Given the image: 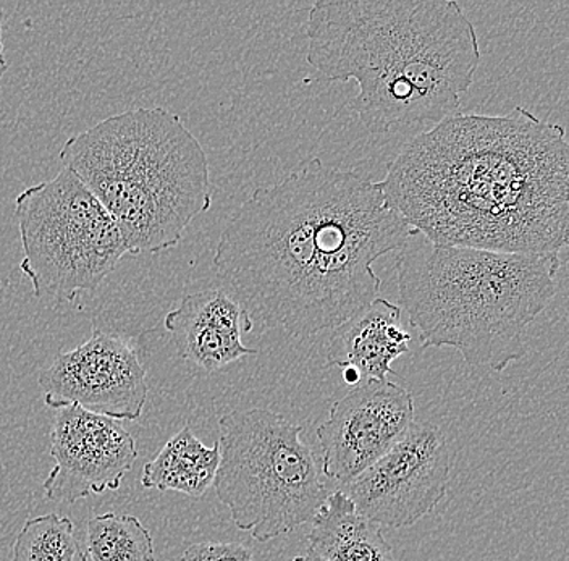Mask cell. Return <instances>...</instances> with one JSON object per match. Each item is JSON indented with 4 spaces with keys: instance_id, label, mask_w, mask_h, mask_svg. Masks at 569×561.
Returning a JSON list of instances; mask_svg holds the SVG:
<instances>
[{
    "instance_id": "5bb4252c",
    "label": "cell",
    "mask_w": 569,
    "mask_h": 561,
    "mask_svg": "<svg viewBox=\"0 0 569 561\" xmlns=\"http://www.w3.org/2000/svg\"><path fill=\"white\" fill-rule=\"evenodd\" d=\"M308 543L327 561H395L380 525L359 513L341 489L327 495L311 521Z\"/></svg>"
},
{
    "instance_id": "8992f818",
    "label": "cell",
    "mask_w": 569,
    "mask_h": 561,
    "mask_svg": "<svg viewBox=\"0 0 569 561\" xmlns=\"http://www.w3.org/2000/svg\"><path fill=\"white\" fill-rule=\"evenodd\" d=\"M219 431L213 489L238 529L269 542L315 520L327 489L301 425L252 408L220 418Z\"/></svg>"
},
{
    "instance_id": "d6986e66",
    "label": "cell",
    "mask_w": 569,
    "mask_h": 561,
    "mask_svg": "<svg viewBox=\"0 0 569 561\" xmlns=\"http://www.w3.org/2000/svg\"><path fill=\"white\" fill-rule=\"evenodd\" d=\"M3 20H6V12H3L2 7H0V78L9 70V62H7L6 59V48H3L2 41Z\"/></svg>"
},
{
    "instance_id": "4fadbf2b",
    "label": "cell",
    "mask_w": 569,
    "mask_h": 561,
    "mask_svg": "<svg viewBox=\"0 0 569 561\" xmlns=\"http://www.w3.org/2000/svg\"><path fill=\"white\" fill-rule=\"evenodd\" d=\"M401 308L376 298L365 311L333 330L329 365L353 369L362 381H389L391 362L409 351L412 335L401 324Z\"/></svg>"
},
{
    "instance_id": "5b68a950",
    "label": "cell",
    "mask_w": 569,
    "mask_h": 561,
    "mask_svg": "<svg viewBox=\"0 0 569 561\" xmlns=\"http://www.w3.org/2000/svg\"><path fill=\"white\" fill-rule=\"evenodd\" d=\"M59 158L116 220L128 254L172 250L211 209L208 156L170 110L107 117L70 137Z\"/></svg>"
},
{
    "instance_id": "ffe728a7",
    "label": "cell",
    "mask_w": 569,
    "mask_h": 561,
    "mask_svg": "<svg viewBox=\"0 0 569 561\" xmlns=\"http://www.w3.org/2000/svg\"><path fill=\"white\" fill-rule=\"evenodd\" d=\"M293 561H327L323 560L322 557H319L318 553L312 552V550H308L305 555L297 557Z\"/></svg>"
},
{
    "instance_id": "7a4b0ae2",
    "label": "cell",
    "mask_w": 569,
    "mask_h": 561,
    "mask_svg": "<svg viewBox=\"0 0 569 561\" xmlns=\"http://www.w3.org/2000/svg\"><path fill=\"white\" fill-rule=\"evenodd\" d=\"M380 184L436 247L558 254L568 244L567 131L521 106L447 117L403 146Z\"/></svg>"
},
{
    "instance_id": "ac0fdd59",
    "label": "cell",
    "mask_w": 569,
    "mask_h": 561,
    "mask_svg": "<svg viewBox=\"0 0 569 561\" xmlns=\"http://www.w3.org/2000/svg\"><path fill=\"white\" fill-rule=\"evenodd\" d=\"M178 561H252V552L240 542H202L188 547Z\"/></svg>"
},
{
    "instance_id": "277c9868",
    "label": "cell",
    "mask_w": 569,
    "mask_h": 561,
    "mask_svg": "<svg viewBox=\"0 0 569 561\" xmlns=\"http://www.w3.org/2000/svg\"><path fill=\"white\" fill-rule=\"evenodd\" d=\"M558 254L403 248L397 280L401 311L421 347H450L475 368L503 372L526 353L525 337L558 290Z\"/></svg>"
},
{
    "instance_id": "7c38bea8",
    "label": "cell",
    "mask_w": 569,
    "mask_h": 561,
    "mask_svg": "<svg viewBox=\"0 0 569 561\" xmlns=\"http://www.w3.org/2000/svg\"><path fill=\"white\" fill-rule=\"evenodd\" d=\"M163 325L172 333L180 357L209 374L259 353L241 340L243 333L252 332L254 322L220 289L187 294L166 315Z\"/></svg>"
},
{
    "instance_id": "30bf717a",
    "label": "cell",
    "mask_w": 569,
    "mask_h": 561,
    "mask_svg": "<svg viewBox=\"0 0 569 561\" xmlns=\"http://www.w3.org/2000/svg\"><path fill=\"white\" fill-rule=\"evenodd\" d=\"M415 422L411 392L390 381H362L330 407L318 429L322 471L347 485L371 468Z\"/></svg>"
},
{
    "instance_id": "8fae6325",
    "label": "cell",
    "mask_w": 569,
    "mask_h": 561,
    "mask_svg": "<svg viewBox=\"0 0 569 561\" xmlns=\"http://www.w3.org/2000/svg\"><path fill=\"white\" fill-rule=\"evenodd\" d=\"M51 457L56 464L42 484L46 499L77 503L120 489L137 463L138 447L113 419L70 407L53 419Z\"/></svg>"
},
{
    "instance_id": "3957f363",
    "label": "cell",
    "mask_w": 569,
    "mask_h": 561,
    "mask_svg": "<svg viewBox=\"0 0 569 561\" xmlns=\"http://www.w3.org/2000/svg\"><path fill=\"white\" fill-rule=\"evenodd\" d=\"M306 37L320 77L358 84L351 108L373 133L453 116L480 66L478 31L455 0H318Z\"/></svg>"
},
{
    "instance_id": "6da1fadb",
    "label": "cell",
    "mask_w": 569,
    "mask_h": 561,
    "mask_svg": "<svg viewBox=\"0 0 569 561\" xmlns=\"http://www.w3.org/2000/svg\"><path fill=\"white\" fill-rule=\"evenodd\" d=\"M415 236L380 181L312 159L258 188L231 216L213 271L254 324L306 339L336 330L379 298L373 262Z\"/></svg>"
},
{
    "instance_id": "ba28073f",
    "label": "cell",
    "mask_w": 569,
    "mask_h": 561,
    "mask_svg": "<svg viewBox=\"0 0 569 561\" xmlns=\"http://www.w3.org/2000/svg\"><path fill=\"white\" fill-rule=\"evenodd\" d=\"M450 474L443 432L430 422H412L389 452L341 490L372 523L411 528L442 502Z\"/></svg>"
},
{
    "instance_id": "2e32d148",
    "label": "cell",
    "mask_w": 569,
    "mask_h": 561,
    "mask_svg": "<svg viewBox=\"0 0 569 561\" xmlns=\"http://www.w3.org/2000/svg\"><path fill=\"white\" fill-rule=\"evenodd\" d=\"M83 550L87 561H156L151 532L131 514L92 517Z\"/></svg>"
},
{
    "instance_id": "e0dca14e",
    "label": "cell",
    "mask_w": 569,
    "mask_h": 561,
    "mask_svg": "<svg viewBox=\"0 0 569 561\" xmlns=\"http://www.w3.org/2000/svg\"><path fill=\"white\" fill-rule=\"evenodd\" d=\"M12 561H87L70 518L57 513L30 518L13 542Z\"/></svg>"
},
{
    "instance_id": "9c48e42d",
    "label": "cell",
    "mask_w": 569,
    "mask_h": 561,
    "mask_svg": "<svg viewBox=\"0 0 569 561\" xmlns=\"http://www.w3.org/2000/svg\"><path fill=\"white\" fill-rule=\"evenodd\" d=\"M52 410L78 407L89 413L137 421L148 401L146 369L122 337L92 330L87 342L60 353L39 375Z\"/></svg>"
},
{
    "instance_id": "52a82bcc",
    "label": "cell",
    "mask_w": 569,
    "mask_h": 561,
    "mask_svg": "<svg viewBox=\"0 0 569 561\" xmlns=\"http://www.w3.org/2000/svg\"><path fill=\"white\" fill-rule=\"evenodd\" d=\"M16 219L20 271L38 300L67 303L98 290L128 254L116 220L67 169L18 194Z\"/></svg>"
},
{
    "instance_id": "9a60e30c",
    "label": "cell",
    "mask_w": 569,
    "mask_h": 561,
    "mask_svg": "<svg viewBox=\"0 0 569 561\" xmlns=\"http://www.w3.org/2000/svg\"><path fill=\"white\" fill-rule=\"evenodd\" d=\"M219 463V442L206 447L190 425H184L170 437L154 460L144 464L141 485L148 490L178 492L199 499L212 488Z\"/></svg>"
}]
</instances>
